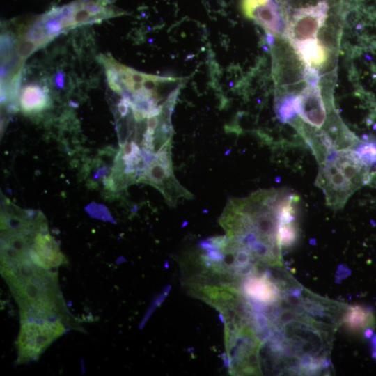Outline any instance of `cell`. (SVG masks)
Here are the masks:
<instances>
[{
    "instance_id": "1",
    "label": "cell",
    "mask_w": 376,
    "mask_h": 376,
    "mask_svg": "<svg viewBox=\"0 0 376 376\" xmlns=\"http://www.w3.org/2000/svg\"><path fill=\"white\" fill-rule=\"evenodd\" d=\"M1 273L19 306L21 322L61 320L66 326L77 328L59 289L56 272L37 266L28 256L1 267Z\"/></svg>"
},
{
    "instance_id": "2",
    "label": "cell",
    "mask_w": 376,
    "mask_h": 376,
    "mask_svg": "<svg viewBox=\"0 0 376 376\" xmlns=\"http://www.w3.org/2000/svg\"><path fill=\"white\" fill-rule=\"evenodd\" d=\"M368 166L352 149L335 150L319 164L315 184L328 206L342 209L352 194L367 182Z\"/></svg>"
},
{
    "instance_id": "3",
    "label": "cell",
    "mask_w": 376,
    "mask_h": 376,
    "mask_svg": "<svg viewBox=\"0 0 376 376\" xmlns=\"http://www.w3.org/2000/svg\"><path fill=\"white\" fill-rule=\"evenodd\" d=\"M65 325L61 320L22 322L16 341L18 351L17 363L22 364L37 360L55 340L65 332Z\"/></svg>"
},
{
    "instance_id": "4",
    "label": "cell",
    "mask_w": 376,
    "mask_h": 376,
    "mask_svg": "<svg viewBox=\"0 0 376 376\" xmlns=\"http://www.w3.org/2000/svg\"><path fill=\"white\" fill-rule=\"evenodd\" d=\"M327 11L328 4L324 1L295 10L286 29V35L292 45L315 39L327 17Z\"/></svg>"
},
{
    "instance_id": "5",
    "label": "cell",
    "mask_w": 376,
    "mask_h": 376,
    "mask_svg": "<svg viewBox=\"0 0 376 376\" xmlns=\"http://www.w3.org/2000/svg\"><path fill=\"white\" fill-rule=\"evenodd\" d=\"M29 253L34 264L48 270L68 262L58 243L48 232V228L36 231Z\"/></svg>"
},
{
    "instance_id": "6",
    "label": "cell",
    "mask_w": 376,
    "mask_h": 376,
    "mask_svg": "<svg viewBox=\"0 0 376 376\" xmlns=\"http://www.w3.org/2000/svg\"><path fill=\"white\" fill-rule=\"evenodd\" d=\"M243 289L251 298L264 304L276 301L279 296L277 285L265 275L248 278L244 282Z\"/></svg>"
},
{
    "instance_id": "7",
    "label": "cell",
    "mask_w": 376,
    "mask_h": 376,
    "mask_svg": "<svg viewBox=\"0 0 376 376\" xmlns=\"http://www.w3.org/2000/svg\"><path fill=\"white\" fill-rule=\"evenodd\" d=\"M249 18L254 19L272 34L276 35L281 31V14L275 0H268L265 4L256 8Z\"/></svg>"
},
{
    "instance_id": "8",
    "label": "cell",
    "mask_w": 376,
    "mask_h": 376,
    "mask_svg": "<svg viewBox=\"0 0 376 376\" xmlns=\"http://www.w3.org/2000/svg\"><path fill=\"white\" fill-rule=\"evenodd\" d=\"M294 47L308 68L322 64L326 59L324 48L315 39L301 42Z\"/></svg>"
},
{
    "instance_id": "9",
    "label": "cell",
    "mask_w": 376,
    "mask_h": 376,
    "mask_svg": "<svg viewBox=\"0 0 376 376\" xmlns=\"http://www.w3.org/2000/svg\"><path fill=\"white\" fill-rule=\"evenodd\" d=\"M344 322L350 329L361 330L373 324V315L366 308L361 306H352L345 315Z\"/></svg>"
},
{
    "instance_id": "10",
    "label": "cell",
    "mask_w": 376,
    "mask_h": 376,
    "mask_svg": "<svg viewBox=\"0 0 376 376\" xmlns=\"http://www.w3.org/2000/svg\"><path fill=\"white\" fill-rule=\"evenodd\" d=\"M21 102L22 109L26 112H37L47 105L45 97L36 88H28L24 93Z\"/></svg>"
},
{
    "instance_id": "11",
    "label": "cell",
    "mask_w": 376,
    "mask_h": 376,
    "mask_svg": "<svg viewBox=\"0 0 376 376\" xmlns=\"http://www.w3.org/2000/svg\"><path fill=\"white\" fill-rule=\"evenodd\" d=\"M86 209L92 217L104 220H109V218L112 219L108 210L102 205L92 203Z\"/></svg>"
}]
</instances>
